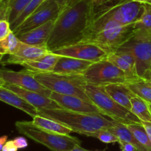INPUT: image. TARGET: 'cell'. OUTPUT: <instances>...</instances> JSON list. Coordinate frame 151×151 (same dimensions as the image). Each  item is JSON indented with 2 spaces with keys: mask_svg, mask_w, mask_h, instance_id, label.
<instances>
[{
  "mask_svg": "<svg viewBox=\"0 0 151 151\" xmlns=\"http://www.w3.org/2000/svg\"><path fill=\"white\" fill-rule=\"evenodd\" d=\"M143 11L144 4L133 0H91L89 22L83 40L106 28L136 23Z\"/></svg>",
  "mask_w": 151,
  "mask_h": 151,
  "instance_id": "1",
  "label": "cell"
},
{
  "mask_svg": "<svg viewBox=\"0 0 151 151\" xmlns=\"http://www.w3.org/2000/svg\"><path fill=\"white\" fill-rule=\"evenodd\" d=\"M91 1L77 0L63 6L47 43L50 52L82 41L89 22Z\"/></svg>",
  "mask_w": 151,
  "mask_h": 151,
  "instance_id": "2",
  "label": "cell"
},
{
  "mask_svg": "<svg viewBox=\"0 0 151 151\" xmlns=\"http://www.w3.org/2000/svg\"><path fill=\"white\" fill-rule=\"evenodd\" d=\"M38 115L55 119L81 135L91 137L93 133L109 129L118 122L109 119L100 114L82 113L66 109H41Z\"/></svg>",
  "mask_w": 151,
  "mask_h": 151,
  "instance_id": "3",
  "label": "cell"
},
{
  "mask_svg": "<svg viewBox=\"0 0 151 151\" xmlns=\"http://www.w3.org/2000/svg\"><path fill=\"white\" fill-rule=\"evenodd\" d=\"M15 125L19 134L45 146L51 151H69L77 145H81V140L77 137L45 131L29 121H17Z\"/></svg>",
  "mask_w": 151,
  "mask_h": 151,
  "instance_id": "4",
  "label": "cell"
},
{
  "mask_svg": "<svg viewBox=\"0 0 151 151\" xmlns=\"http://www.w3.org/2000/svg\"><path fill=\"white\" fill-rule=\"evenodd\" d=\"M32 74L42 85L52 92L75 96L93 103L86 93L85 86L87 83L82 74L66 75L55 72Z\"/></svg>",
  "mask_w": 151,
  "mask_h": 151,
  "instance_id": "5",
  "label": "cell"
},
{
  "mask_svg": "<svg viewBox=\"0 0 151 151\" xmlns=\"http://www.w3.org/2000/svg\"><path fill=\"white\" fill-rule=\"evenodd\" d=\"M85 90L91 102L100 109L105 116L125 125L141 123V120L131 111L116 103L106 92L103 86L86 84Z\"/></svg>",
  "mask_w": 151,
  "mask_h": 151,
  "instance_id": "6",
  "label": "cell"
},
{
  "mask_svg": "<svg viewBox=\"0 0 151 151\" xmlns=\"http://www.w3.org/2000/svg\"><path fill=\"white\" fill-rule=\"evenodd\" d=\"M135 24L106 28L86 37L80 43L95 44L108 55L115 52L134 36L136 32Z\"/></svg>",
  "mask_w": 151,
  "mask_h": 151,
  "instance_id": "7",
  "label": "cell"
},
{
  "mask_svg": "<svg viewBox=\"0 0 151 151\" xmlns=\"http://www.w3.org/2000/svg\"><path fill=\"white\" fill-rule=\"evenodd\" d=\"M87 84L107 86L112 83H128L125 74L106 59L94 62L82 73Z\"/></svg>",
  "mask_w": 151,
  "mask_h": 151,
  "instance_id": "8",
  "label": "cell"
},
{
  "mask_svg": "<svg viewBox=\"0 0 151 151\" xmlns=\"http://www.w3.org/2000/svg\"><path fill=\"white\" fill-rule=\"evenodd\" d=\"M63 7V6L59 5L55 0H45L13 32L16 35H22L50 21L56 19Z\"/></svg>",
  "mask_w": 151,
  "mask_h": 151,
  "instance_id": "9",
  "label": "cell"
},
{
  "mask_svg": "<svg viewBox=\"0 0 151 151\" xmlns=\"http://www.w3.org/2000/svg\"><path fill=\"white\" fill-rule=\"evenodd\" d=\"M122 47L129 50L136 59L137 70L139 78L151 68V37H144L134 34Z\"/></svg>",
  "mask_w": 151,
  "mask_h": 151,
  "instance_id": "10",
  "label": "cell"
},
{
  "mask_svg": "<svg viewBox=\"0 0 151 151\" xmlns=\"http://www.w3.org/2000/svg\"><path fill=\"white\" fill-rule=\"evenodd\" d=\"M0 78H2L6 83L16 86L29 91H36L47 97H50L52 93V91L42 85L34 77L32 72L26 69L16 72L10 69H0Z\"/></svg>",
  "mask_w": 151,
  "mask_h": 151,
  "instance_id": "11",
  "label": "cell"
},
{
  "mask_svg": "<svg viewBox=\"0 0 151 151\" xmlns=\"http://www.w3.org/2000/svg\"><path fill=\"white\" fill-rule=\"evenodd\" d=\"M52 52L60 56L75 58L93 63L106 59L108 56L107 53L100 47L90 43H78L66 46L56 49L52 51Z\"/></svg>",
  "mask_w": 151,
  "mask_h": 151,
  "instance_id": "12",
  "label": "cell"
},
{
  "mask_svg": "<svg viewBox=\"0 0 151 151\" xmlns=\"http://www.w3.org/2000/svg\"><path fill=\"white\" fill-rule=\"evenodd\" d=\"M106 60L117 66L125 74L128 83L141 79L137 74L134 55L128 49L121 47L116 52L108 55Z\"/></svg>",
  "mask_w": 151,
  "mask_h": 151,
  "instance_id": "13",
  "label": "cell"
},
{
  "mask_svg": "<svg viewBox=\"0 0 151 151\" xmlns=\"http://www.w3.org/2000/svg\"><path fill=\"white\" fill-rule=\"evenodd\" d=\"M4 87L17 94L22 98H23L25 101H27L28 103L34 106L35 109H38V111L41 110V109H63L52 99L50 98V97L44 95L41 93L24 89V88H22L21 87L11 85V84L6 83Z\"/></svg>",
  "mask_w": 151,
  "mask_h": 151,
  "instance_id": "14",
  "label": "cell"
},
{
  "mask_svg": "<svg viewBox=\"0 0 151 151\" xmlns=\"http://www.w3.org/2000/svg\"><path fill=\"white\" fill-rule=\"evenodd\" d=\"M50 98L55 100L63 109L82 113H96L103 115V112L94 103L86 101L81 97L52 92Z\"/></svg>",
  "mask_w": 151,
  "mask_h": 151,
  "instance_id": "15",
  "label": "cell"
},
{
  "mask_svg": "<svg viewBox=\"0 0 151 151\" xmlns=\"http://www.w3.org/2000/svg\"><path fill=\"white\" fill-rule=\"evenodd\" d=\"M49 52L50 51L47 47L30 45L21 41L16 51L13 54L9 55L5 63L7 64L22 65L24 62L35 60Z\"/></svg>",
  "mask_w": 151,
  "mask_h": 151,
  "instance_id": "16",
  "label": "cell"
},
{
  "mask_svg": "<svg viewBox=\"0 0 151 151\" xmlns=\"http://www.w3.org/2000/svg\"><path fill=\"white\" fill-rule=\"evenodd\" d=\"M55 20L56 19H53L50 21L41 26L31 29L22 35H17V37L22 42L25 44L39 47H47Z\"/></svg>",
  "mask_w": 151,
  "mask_h": 151,
  "instance_id": "17",
  "label": "cell"
},
{
  "mask_svg": "<svg viewBox=\"0 0 151 151\" xmlns=\"http://www.w3.org/2000/svg\"><path fill=\"white\" fill-rule=\"evenodd\" d=\"M93 62L68 56H60L52 72L66 75L82 74Z\"/></svg>",
  "mask_w": 151,
  "mask_h": 151,
  "instance_id": "18",
  "label": "cell"
},
{
  "mask_svg": "<svg viewBox=\"0 0 151 151\" xmlns=\"http://www.w3.org/2000/svg\"><path fill=\"white\" fill-rule=\"evenodd\" d=\"M59 58L60 55L50 52L35 60L24 62L21 66H23L26 70L29 71L32 73L52 72Z\"/></svg>",
  "mask_w": 151,
  "mask_h": 151,
  "instance_id": "19",
  "label": "cell"
},
{
  "mask_svg": "<svg viewBox=\"0 0 151 151\" xmlns=\"http://www.w3.org/2000/svg\"><path fill=\"white\" fill-rule=\"evenodd\" d=\"M0 101L25 112L32 118L38 115V109L5 87H0Z\"/></svg>",
  "mask_w": 151,
  "mask_h": 151,
  "instance_id": "20",
  "label": "cell"
},
{
  "mask_svg": "<svg viewBox=\"0 0 151 151\" xmlns=\"http://www.w3.org/2000/svg\"><path fill=\"white\" fill-rule=\"evenodd\" d=\"M106 92L117 103L131 111V99L136 94L126 83H112L105 86Z\"/></svg>",
  "mask_w": 151,
  "mask_h": 151,
  "instance_id": "21",
  "label": "cell"
},
{
  "mask_svg": "<svg viewBox=\"0 0 151 151\" xmlns=\"http://www.w3.org/2000/svg\"><path fill=\"white\" fill-rule=\"evenodd\" d=\"M32 122L34 125H36L38 128L50 131V132L55 133V134L70 135V134L73 132L72 129L61 124L60 122H58L55 119H50V118L40 116V115H37V116L32 117Z\"/></svg>",
  "mask_w": 151,
  "mask_h": 151,
  "instance_id": "22",
  "label": "cell"
},
{
  "mask_svg": "<svg viewBox=\"0 0 151 151\" xmlns=\"http://www.w3.org/2000/svg\"><path fill=\"white\" fill-rule=\"evenodd\" d=\"M108 130L110 131L111 133H113V134L119 139V141L131 143V144L135 145L136 147H137L141 150L147 151L146 150H145V149L142 147L141 145L137 142V140L136 139V138L134 137V136L133 135L132 132L130 131V129L128 128V125H125V124L123 123H120V122H117L114 126L109 128Z\"/></svg>",
  "mask_w": 151,
  "mask_h": 151,
  "instance_id": "23",
  "label": "cell"
},
{
  "mask_svg": "<svg viewBox=\"0 0 151 151\" xmlns=\"http://www.w3.org/2000/svg\"><path fill=\"white\" fill-rule=\"evenodd\" d=\"M136 35L151 37V4H144V11L136 22Z\"/></svg>",
  "mask_w": 151,
  "mask_h": 151,
  "instance_id": "24",
  "label": "cell"
},
{
  "mask_svg": "<svg viewBox=\"0 0 151 151\" xmlns=\"http://www.w3.org/2000/svg\"><path fill=\"white\" fill-rule=\"evenodd\" d=\"M131 111L135 114L141 122H151V112L149 103L137 96L131 99Z\"/></svg>",
  "mask_w": 151,
  "mask_h": 151,
  "instance_id": "25",
  "label": "cell"
},
{
  "mask_svg": "<svg viewBox=\"0 0 151 151\" xmlns=\"http://www.w3.org/2000/svg\"><path fill=\"white\" fill-rule=\"evenodd\" d=\"M127 125L142 147L147 151H151V142L142 124L134 123Z\"/></svg>",
  "mask_w": 151,
  "mask_h": 151,
  "instance_id": "26",
  "label": "cell"
},
{
  "mask_svg": "<svg viewBox=\"0 0 151 151\" xmlns=\"http://www.w3.org/2000/svg\"><path fill=\"white\" fill-rule=\"evenodd\" d=\"M128 85L137 97L151 103V86L142 78L130 83Z\"/></svg>",
  "mask_w": 151,
  "mask_h": 151,
  "instance_id": "27",
  "label": "cell"
},
{
  "mask_svg": "<svg viewBox=\"0 0 151 151\" xmlns=\"http://www.w3.org/2000/svg\"><path fill=\"white\" fill-rule=\"evenodd\" d=\"M20 40L13 30L4 39L0 41V52L3 55H12L16 51Z\"/></svg>",
  "mask_w": 151,
  "mask_h": 151,
  "instance_id": "28",
  "label": "cell"
},
{
  "mask_svg": "<svg viewBox=\"0 0 151 151\" xmlns=\"http://www.w3.org/2000/svg\"><path fill=\"white\" fill-rule=\"evenodd\" d=\"M45 0H32L29 4H27L26 7L24 9L23 11L17 17V19L10 24V27L13 31H14L18 27L20 26L22 22L25 20L27 17H29L41 4H42Z\"/></svg>",
  "mask_w": 151,
  "mask_h": 151,
  "instance_id": "29",
  "label": "cell"
},
{
  "mask_svg": "<svg viewBox=\"0 0 151 151\" xmlns=\"http://www.w3.org/2000/svg\"><path fill=\"white\" fill-rule=\"evenodd\" d=\"M32 0H11L8 4V21L11 24Z\"/></svg>",
  "mask_w": 151,
  "mask_h": 151,
  "instance_id": "30",
  "label": "cell"
},
{
  "mask_svg": "<svg viewBox=\"0 0 151 151\" xmlns=\"http://www.w3.org/2000/svg\"><path fill=\"white\" fill-rule=\"evenodd\" d=\"M90 137H94L97 139L100 142L106 144L116 143L119 142V139L108 129H103L93 133Z\"/></svg>",
  "mask_w": 151,
  "mask_h": 151,
  "instance_id": "31",
  "label": "cell"
},
{
  "mask_svg": "<svg viewBox=\"0 0 151 151\" xmlns=\"http://www.w3.org/2000/svg\"><path fill=\"white\" fill-rule=\"evenodd\" d=\"M11 31L10 23L7 19L0 21V41L4 39Z\"/></svg>",
  "mask_w": 151,
  "mask_h": 151,
  "instance_id": "32",
  "label": "cell"
},
{
  "mask_svg": "<svg viewBox=\"0 0 151 151\" xmlns=\"http://www.w3.org/2000/svg\"><path fill=\"white\" fill-rule=\"evenodd\" d=\"M8 4H7L2 1H0V21L2 20V19H7L8 20Z\"/></svg>",
  "mask_w": 151,
  "mask_h": 151,
  "instance_id": "33",
  "label": "cell"
},
{
  "mask_svg": "<svg viewBox=\"0 0 151 151\" xmlns=\"http://www.w3.org/2000/svg\"><path fill=\"white\" fill-rule=\"evenodd\" d=\"M119 147H120L121 151H142L138 147H136L134 145L131 144V143L119 141Z\"/></svg>",
  "mask_w": 151,
  "mask_h": 151,
  "instance_id": "34",
  "label": "cell"
},
{
  "mask_svg": "<svg viewBox=\"0 0 151 151\" xmlns=\"http://www.w3.org/2000/svg\"><path fill=\"white\" fill-rule=\"evenodd\" d=\"M15 145L17 147L18 149H24L26 148L28 146V142L26 139L23 137H16L13 139Z\"/></svg>",
  "mask_w": 151,
  "mask_h": 151,
  "instance_id": "35",
  "label": "cell"
},
{
  "mask_svg": "<svg viewBox=\"0 0 151 151\" xmlns=\"http://www.w3.org/2000/svg\"><path fill=\"white\" fill-rule=\"evenodd\" d=\"M19 149L15 145L13 140H10V141H7L4 145L3 146L2 151H18Z\"/></svg>",
  "mask_w": 151,
  "mask_h": 151,
  "instance_id": "36",
  "label": "cell"
},
{
  "mask_svg": "<svg viewBox=\"0 0 151 151\" xmlns=\"http://www.w3.org/2000/svg\"><path fill=\"white\" fill-rule=\"evenodd\" d=\"M151 142V122H141Z\"/></svg>",
  "mask_w": 151,
  "mask_h": 151,
  "instance_id": "37",
  "label": "cell"
},
{
  "mask_svg": "<svg viewBox=\"0 0 151 151\" xmlns=\"http://www.w3.org/2000/svg\"><path fill=\"white\" fill-rule=\"evenodd\" d=\"M142 78L145 81H146V82L151 86V69H148V70L144 74V75H143Z\"/></svg>",
  "mask_w": 151,
  "mask_h": 151,
  "instance_id": "38",
  "label": "cell"
},
{
  "mask_svg": "<svg viewBox=\"0 0 151 151\" xmlns=\"http://www.w3.org/2000/svg\"><path fill=\"white\" fill-rule=\"evenodd\" d=\"M7 141V136H2L0 137V151H2L3 146Z\"/></svg>",
  "mask_w": 151,
  "mask_h": 151,
  "instance_id": "39",
  "label": "cell"
},
{
  "mask_svg": "<svg viewBox=\"0 0 151 151\" xmlns=\"http://www.w3.org/2000/svg\"><path fill=\"white\" fill-rule=\"evenodd\" d=\"M69 151H91V150H86V149L83 148V147L81 146V145H77L75 146V147H74L72 150Z\"/></svg>",
  "mask_w": 151,
  "mask_h": 151,
  "instance_id": "40",
  "label": "cell"
},
{
  "mask_svg": "<svg viewBox=\"0 0 151 151\" xmlns=\"http://www.w3.org/2000/svg\"><path fill=\"white\" fill-rule=\"evenodd\" d=\"M133 1H137V2L142 3V4H151V0H133Z\"/></svg>",
  "mask_w": 151,
  "mask_h": 151,
  "instance_id": "41",
  "label": "cell"
},
{
  "mask_svg": "<svg viewBox=\"0 0 151 151\" xmlns=\"http://www.w3.org/2000/svg\"><path fill=\"white\" fill-rule=\"evenodd\" d=\"M68 0H55L56 2L60 6H64L66 4V3L67 2Z\"/></svg>",
  "mask_w": 151,
  "mask_h": 151,
  "instance_id": "42",
  "label": "cell"
},
{
  "mask_svg": "<svg viewBox=\"0 0 151 151\" xmlns=\"http://www.w3.org/2000/svg\"><path fill=\"white\" fill-rule=\"evenodd\" d=\"M5 81H4L2 78H0V87H4V86H5Z\"/></svg>",
  "mask_w": 151,
  "mask_h": 151,
  "instance_id": "43",
  "label": "cell"
},
{
  "mask_svg": "<svg viewBox=\"0 0 151 151\" xmlns=\"http://www.w3.org/2000/svg\"><path fill=\"white\" fill-rule=\"evenodd\" d=\"M10 1H11V0H2V1H4V2L6 3L7 4H8L9 3H10Z\"/></svg>",
  "mask_w": 151,
  "mask_h": 151,
  "instance_id": "44",
  "label": "cell"
},
{
  "mask_svg": "<svg viewBox=\"0 0 151 151\" xmlns=\"http://www.w3.org/2000/svg\"><path fill=\"white\" fill-rule=\"evenodd\" d=\"M3 56H4V55H3L2 53H1V52H0V61H1V59H2Z\"/></svg>",
  "mask_w": 151,
  "mask_h": 151,
  "instance_id": "45",
  "label": "cell"
},
{
  "mask_svg": "<svg viewBox=\"0 0 151 151\" xmlns=\"http://www.w3.org/2000/svg\"><path fill=\"white\" fill-rule=\"evenodd\" d=\"M149 107H150V112H151V103H149Z\"/></svg>",
  "mask_w": 151,
  "mask_h": 151,
  "instance_id": "46",
  "label": "cell"
},
{
  "mask_svg": "<svg viewBox=\"0 0 151 151\" xmlns=\"http://www.w3.org/2000/svg\"><path fill=\"white\" fill-rule=\"evenodd\" d=\"M2 1V0H0V1Z\"/></svg>",
  "mask_w": 151,
  "mask_h": 151,
  "instance_id": "47",
  "label": "cell"
},
{
  "mask_svg": "<svg viewBox=\"0 0 151 151\" xmlns=\"http://www.w3.org/2000/svg\"><path fill=\"white\" fill-rule=\"evenodd\" d=\"M150 69H151V68H150Z\"/></svg>",
  "mask_w": 151,
  "mask_h": 151,
  "instance_id": "48",
  "label": "cell"
}]
</instances>
